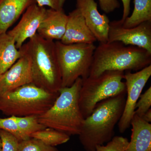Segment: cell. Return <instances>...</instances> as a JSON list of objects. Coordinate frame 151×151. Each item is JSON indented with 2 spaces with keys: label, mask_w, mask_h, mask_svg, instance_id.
<instances>
[{
  "label": "cell",
  "mask_w": 151,
  "mask_h": 151,
  "mask_svg": "<svg viewBox=\"0 0 151 151\" xmlns=\"http://www.w3.org/2000/svg\"><path fill=\"white\" fill-rule=\"evenodd\" d=\"M126 93L110 97L98 103L94 111L84 119L79 140L86 151H94L96 147L112 139L114 129L122 117Z\"/></svg>",
  "instance_id": "cell-1"
},
{
  "label": "cell",
  "mask_w": 151,
  "mask_h": 151,
  "mask_svg": "<svg viewBox=\"0 0 151 151\" xmlns=\"http://www.w3.org/2000/svg\"><path fill=\"white\" fill-rule=\"evenodd\" d=\"M19 50L30 61L32 84L48 92H59L62 77L55 42L37 33Z\"/></svg>",
  "instance_id": "cell-2"
},
{
  "label": "cell",
  "mask_w": 151,
  "mask_h": 151,
  "mask_svg": "<svg viewBox=\"0 0 151 151\" xmlns=\"http://www.w3.org/2000/svg\"><path fill=\"white\" fill-rule=\"evenodd\" d=\"M151 63V53L144 49L119 42L100 43L94 50L88 77L109 70L138 71Z\"/></svg>",
  "instance_id": "cell-3"
},
{
  "label": "cell",
  "mask_w": 151,
  "mask_h": 151,
  "mask_svg": "<svg viewBox=\"0 0 151 151\" xmlns=\"http://www.w3.org/2000/svg\"><path fill=\"white\" fill-rule=\"evenodd\" d=\"M82 81L78 78L71 86L60 88L51 108L37 117L39 122L69 136L79 135L84 120L78 105Z\"/></svg>",
  "instance_id": "cell-4"
},
{
  "label": "cell",
  "mask_w": 151,
  "mask_h": 151,
  "mask_svg": "<svg viewBox=\"0 0 151 151\" xmlns=\"http://www.w3.org/2000/svg\"><path fill=\"white\" fill-rule=\"evenodd\" d=\"M59 94L26 84L0 96V111L8 116L38 117L51 108Z\"/></svg>",
  "instance_id": "cell-5"
},
{
  "label": "cell",
  "mask_w": 151,
  "mask_h": 151,
  "mask_svg": "<svg viewBox=\"0 0 151 151\" xmlns=\"http://www.w3.org/2000/svg\"><path fill=\"white\" fill-rule=\"evenodd\" d=\"M124 71L109 70L95 77L82 79L78 105L84 119L89 116L98 103L110 97L126 93Z\"/></svg>",
  "instance_id": "cell-6"
},
{
  "label": "cell",
  "mask_w": 151,
  "mask_h": 151,
  "mask_svg": "<svg viewBox=\"0 0 151 151\" xmlns=\"http://www.w3.org/2000/svg\"><path fill=\"white\" fill-rule=\"evenodd\" d=\"M55 43L62 77V87L71 86L78 78H87L96 47L94 44L65 45L60 41H56Z\"/></svg>",
  "instance_id": "cell-7"
},
{
  "label": "cell",
  "mask_w": 151,
  "mask_h": 151,
  "mask_svg": "<svg viewBox=\"0 0 151 151\" xmlns=\"http://www.w3.org/2000/svg\"><path fill=\"white\" fill-rule=\"evenodd\" d=\"M124 74L126 87V100L124 112L118 123L119 132L124 133L131 126L134 115L136 105L143 89L151 76V65L132 73L126 70Z\"/></svg>",
  "instance_id": "cell-8"
},
{
  "label": "cell",
  "mask_w": 151,
  "mask_h": 151,
  "mask_svg": "<svg viewBox=\"0 0 151 151\" xmlns=\"http://www.w3.org/2000/svg\"><path fill=\"white\" fill-rule=\"evenodd\" d=\"M119 42L146 50L151 53V21L125 28L118 21L110 22L107 42Z\"/></svg>",
  "instance_id": "cell-9"
},
{
  "label": "cell",
  "mask_w": 151,
  "mask_h": 151,
  "mask_svg": "<svg viewBox=\"0 0 151 151\" xmlns=\"http://www.w3.org/2000/svg\"><path fill=\"white\" fill-rule=\"evenodd\" d=\"M47 9L37 4L27 9L20 20L15 27L7 31L15 42L16 46L19 49L24 42L37 33V30L45 16Z\"/></svg>",
  "instance_id": "cell-10"
},
{
  "label": "cell",
  "mask_w": 151,
  "mask_h": 151,
  "mask_svg": "<svg viewBox=\"0 0 151 151\" xmlns=\"http://www.w3.org/2000/svg\"><path fill=\"white\" fill-rule=\"evenodd\" d=\"M21 54L8 70L0 75V96L32 83L30 61L26 55Z\"/></svg>",
  "instance_id": "cell-11"
},
{
  "label": "cell",
  "mask_w": 151,
  "mask_h": 151,
  "mask_svg": "<svg viewBox=\"0 0 151 151\" xmlns=\"http://www.w3.org/2000/svg\"><path fill=\"white\" fill-rule=\"evenodd\" d=\"M76 9L81 12L86 25L100 43L108 42L110 20L101 14L94 0H76Z\"/></svg>",
  "instance_id": "cell-12"
},
{
  "label": "cell",
  "mask_w": 151,
  "mask_h": 151,
  "mask_svg": "<svg viewBox=\"0 0 151 151\" xmlns=\"http://www.w3.org/2000/svg\"><path fill=\"white\" fill-rule=\"evenodd\" d=\"M60 41L65 45L94 44L97 41L78 9H76L68 15L65 32Z\"/></svg>",
  "instance_id": "cell-13"
},
{
  "label": "cell",
  "mask_w": 151,
  "mask_h": 151,
  "mask_svg": "<svg viewBox=\"0 0 151 151\" xmlns=\"http://www.w3.org/2000/svg\"><path fill=\"white\" fill-rule=\"evenodd\" d=\"M67 20L68 15L63 9H47L37 34L47 40L60 41L65 33Z\"/></svg>",
  "instance_id": "cell-14"
},
{
  "label": "cell",
  "mask_w": 151,
  "mask_h": 151,
  "mask_svg": "<svg viewBox=\"0 0 151 151\" xmlns=\"http://www.w3.org/2000/svg\"><path fill=\"white\" fill-rule=\"evenodd\" d=\"M36 0H0V35L6 32Z\"/></svg>",
  "instance_id": "cell-15"
},
{
  "label": "cell",
  "mask_w": 151,
  "mask_h": 151,
  "mask_svg": "<svg viewBox=\"0 0 151 151\" xmlns=\"http://www.w3.org/2000/svg\"><path fill=\"white\" fill-rule=\"evenodd\" d=\"M132 133L126 151H151V124L134 115L131 122Z\"/></svg>",
  "instance_id": "cell-16"
},
{
  "label": "cell",
  "mask_w": 151,
  "mask_h": 151,
  "mask_svg": "<svg viewBox=\"0 0 151 151\" xmlns=\"http://www.w3.org/2000/svg\"><path fill=\"white\" fill-rule=\"evenodd\" d=\"M21 55L13 38L7 32L0 35V75L8 70Z\"/></svg>",
  "instance_id": "cell-17"
},
{
  "label": "cell",
  "mask_w": 151,
  "mask_h": 151,
  "mask_svg": "<svg viewBox=\"0 0 151 151\" xmlns=\"http://www.w3.org/2000/svg\"><path fill=\"white\" fill-rule=\"evenodd\" d=\"M134 8L132 14L123 22L125 28L135 27L144 22L151 21V0H134Z\"/></svg>",
  "instance_id": "cell-18"
},
{
  "label": "cell",
  "mask_w": 151,
  "mask_h": 151,
  "mask_svg": "<svg viewBox=\"0 0 151 151\" xmlns=\"http://www.w3.org/2000/svg\"><path fill=\"white\" fill-rule=\"evenodd\" d=\"M30 138L37 139L47 145L52 147L67 142L70 139V136L66 134L48 128L34 133L31 135Z\"/></svg>",
  "instance_id": "cell-19"
},
{
  "label": "cell",
  "mask_w": 151,
  "mask_h": 151,
  "mask_svg": "<svg viewBox=\"0 0 151 151\" xmlns=\"http://www.w3.org/2000/svg\"><path fill=\"white\" fill-rule=\"evenodd\" d=\"M12 116L23 134L28 138H30L31 135L34 133L46 128L39 122L36 116Z\"/></svg>",
  "instance_id": "cell-20"
},
{
  "label": "cell",
  "mask_w": 151,
  "mask_h": 151,
  "mask_svg": "<svg viewBox=\"0 0 151 151\" xmlns=\"http://www.w3.org/2000/svg\"><path fill=\"white\" fill-rule=\"evenodd\" d=\"M56 149L32 138L21 141L19 143L18 151H55Z\"/></svg>",
  "instance_id": "cell-21"
},
{
  "label": "cell",
  "mask_w": 151,
  "mask_h": 151,
  "mask_svg": "<svg viewBox=\"0 0 151 151\" xmlns=\"http://www.w3.org/2000/svg\"><path fill=\"white\" fill-rule=\"evenodd\" d=\"M0 129L11 133L17 138L19 142L30 138H28L23 134L12 116L5 119L0 118Z\"/></svg>",
  "instance_id": "cell-22"
},
{
  "label": "cell",
  "mask_w": 151,
  "mask_h": 151,
  "mask_svg": "<svg viewBox=\"0 0 151 151\" xmlns=\"http://www.w3.org/2000/svg\"><path fill=\"white\" fill-rule=\"evenodd\" d=\"M129 141L127 138L116 136L112 138L106 145H98L94 151H126Z\"/></svg>",
  "instance_id": "cell-23"
},
{
  "label": "cell",
  "mask_w": 151,
  "mask_h": 151,
  "mask_svg": "<svg viewBox=\"0 0 151 151\" xmlns=\"http://www.w3.org/2000/svg\"><path fill=\"white\" fill-rule=\"evenodd\" d=\"M151 87L147 89L144 94H141L136 103L135 115L142 117L143 115L151 109Z\"/></svg>",
  "instance_id": "cell-24"
},
{
  "label": "cell",
  "mask_w": 151,
  "mask_h": 151,
  "mask_svg": "<svg viewBox=\"0 0 151 151\" xmlns=\"http://www.w3.org/2000/svg\"><path fill=\"white\" fill-rule=\"evenodd\" d=\"M2 151H18L19 141L11 133L0 129Z\"/></svg>",
  "instance_id": "cell-25"
},
{
  "label": "cell",
  "mask_w": 151,
  "mask_h": 151,
  "mask_svg": "<svg viewBox=\"0 0 151 151\" xmlns=\"http://www.w3.org/2000/svg\"><path fill=\"white\" fill-rule=\"evenodd\" d=\"M66 0H36L37 4L40 7L47 6L55 10L63 9Z\"/></svg>",
  "instance_id": "cell-26"
},
{
  "label": "cell",
  "mask_w": 151,
  "mask_h": 151,
  "mask_svg": "<svg viewBox=\"0 0 151 151\" xmlns=\"http://www.w3.org/2000/svg\"><path fill=\"white\" fill-rule=\"evenodd\" d=\"M100 8L106 14H109L119 8L120 4L118 0H98Z\"/></svg>",
  "instance_id": "cell-27"
},
{
  "label": "cell",
  "mask_w": 151,
  "mask_h": 151,
  "mask_svg": "<svg viewBox=\"0 0 151 151\" xmlns=\"http://www.w3.org/2000/svg\"><path fill=\"white\" fill-rule=\"evenodd\" d=\"M123 4V14L121 19L119 20L120 22H123L125 19L129 17L130 12V3L131 0H122Z\"/></svg>",
  "instance_id": "cell-28"
},
{
  "label": "cell",
  "mask_w": 151,
  "mask_h": 151,
  "mask_svg": "<svg viewBox=\"0 0 151 151\" xmlns=\"http://www.w3.org/2000/svg\"><path fill=\"white\" fill-rule=\"evenodd\" d=\"M142 119L145 122L150 123L151 122V110L150 109L146 112L142 117Z\"/></svg>",
  "instance_id": "cell-29"
},
{
  "label": "cell",
  "mask_w": 151,
  "mask_h": 151,
  "mask_svg": "<svg viewBox=\"0 0 151 151\" xmlns=\"http://www.w3.org/2000/svg\"><path fill=\"white\" fill-rule=\"evenodd\" d=\"M0 151H2V144L1 140H0Z\"/></svg>",
  "instance_id": "cell-30"
},
{
  "label": "cell",
  "mask_w": 151,
  "mask_h": 151,
  "mask_svg": "<svg viewBox=\"0 0 151 151\" xmlns=\"http://www.w3.org/2000/svg\"><path fill=\"white\" fill-rule=\"evenodd\" d=\"M55 151H60L58 150H57V149H56V150H55Z\"/></svg>",
  "instance_id": "cell-31"
}]
</instances>
